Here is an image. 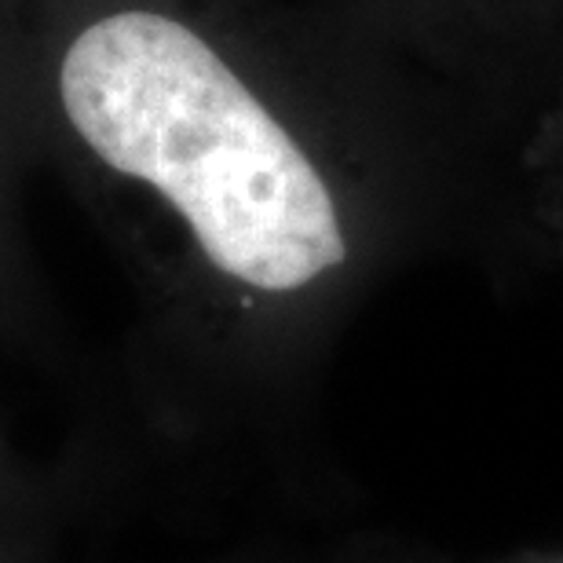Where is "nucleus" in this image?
Here are the masks:
<instances>
[{
  "label": "nucleus",
  "instance_id": "4",
  "mask_svg": "<svg viewBox=\"0 0 563 563\" xmlns=\"http://www.w3.org/2000/svg\"><path fill=\"white\" fill-rule=\"evenodd\" d=\"M341 11L385 48L435 70L450 0H344Z\"/></svg>",
  "mask_w": 563,
  "mask_h": 563
},
{
  "label": "nucleus",
  "instance_id": "1",
  "mask_svg": "<svg viewBox=\"0 0 563 563\" xmlns=\"http://www.w3.org/2000/svg\"><path fill=\"white\" fill-rule=\"evenodd\" d=\"M37 136L179 231L239 297L297 303L358 256L363 201L457 110L341 8L11 0Z\"/></svg>",
  "mask_w": 563,
  "mask_h": 563
},
{
  "label": "nucleus",
  "instance_id": "2",
  "mask_svg": "<svg viewBox=\"0 0 563 563\" xmlns=\"http://www.w3.org/2000/svg\"><path fill=\"white\" fill-rule=\"evenodd\" d=\"M563 33V0H450L435 74L487 99Z\"/></svg>",
  "mask_w": 563,
  "mask_h": 563
},
{
  "label": "nucleus",
  "instance_id": "5",
  "mask_svg": "<svg viewBox=\"0 0 563 563\" xmlns=\"http://www.w3.org/2000/svg\"><path fill=\"white\" fill-rule=\"evenodd\" d=\"M15 136H37V125H33L26 70H22L15 11L11 0H0V146Z\"/></svg>",
  "mask_w": 563,
  "mask_h": 563
},
{
  "label": "nucleus",
  "instance_id": "3",
  "mask_svg": "<svg viewBox=\"0 0 563 563\" xmlns=\"http://www.w3.org/2000/svg\"><path fill=\"white\" fill-rule=\"evenodd\" d=\"M483 103L490 121L520 125V162L563 223V33Z\"/></svg>",
  "mask_w": 563,
  "mask_h": 563
}]
</instances>
